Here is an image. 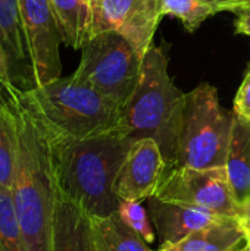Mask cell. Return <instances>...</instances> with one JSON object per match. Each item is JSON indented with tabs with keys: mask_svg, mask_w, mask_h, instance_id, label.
<instances>
[{
	"mask_svg": "<svg viewBox=\"0 0 250 251\" xmlns=\"http://www.w3.org/2000/svg\"><path fill=\"white\" fill-rule=\"evenodd\" d=\"M240 251H250V244L249 243H245V246L242 247V250Z\"/></svg>",
	"mask_w": 250,
	"mask_h": 251,
	"instance_id": "4316f807",
	"label": "cell"
},
{
	"mask_svg": "<svg viewBox=\"0 0 250 251\" xmlns=\"http://www.w3.org/2000/svg\"><path fill=\"white\" fill-rule=\"evenodd\" d=\"M237 221L240 228L245 232L246 243L250 244V200L239 206V213H237Z\"/></svg>",
	"mask_w": 250,
	"mask_h": 251,
	"instance_id": "cb8c5ba5",
	"label": "cell"
},
{
	"mask_svg": "<svg viewBox=\"0 0 250 251\" xmlns=\"http://www.w3.org/2000/svg\"><path fill=\"white\" fill-rule=\"evenodd\" d=\"M116 212L121 216V219L128 226H131L147 244H152L155 241V231L150 225L149 215L143 207L141 201L121 200Z\"/></svg>",
	"mask_w": 250,
	"mask_h": 251,
	"instance_id": "44dd1931",
	"label": "cell"
},
{
	"mask_svg": "<svg viewBox=\"0 0 250 251\" xmlns=\"http://www.w3.org/2000/svg\"><path fill=\"white\" fill-rule=\"evenodd\" d=\"M162 15L180 19L189 32H194L208 18L218 13L215 4L206 0H161Z\"/></svg>",
	"mask_w": 250,
	"mask_h": 251,
	"instance_id": "d6986e66",
	"label": "cell"
},
{
	"mask_svg": "<svg viewBox=\"0 0 250 251\" xmlns=\"http://www.w3.org/2000/svg\"><path fill=\"white\" fill-rule=\"evenodd\" d=\"M0 104L16 131V165L12 197L29 251H52V225L57 187L49 134L27 93L0 82Z\"/></svg>",
	"mask_w": 250,
	"mask_h": 251,
	"instance_id": "6da1fadb",
	"label": "cell"
},
{
	"mask_svg": "<svg viewBox=\"0 0 250 251\" xmlns=\"http://www.w3.org/2000/svg\"><path fill=\"white\" fill-rule=\"evenodd\" d=\"M57 22L62 41L74 50L83 49L88 40L90 1L87 0H49Z\"/></svg>",
	"mask_w": 250,
	"mask_h": 251,
	"instance_id": "e0dca14e",
	"label": "cell"
},
{
	"mask_svg": "<svg viewBox=\"0 0 250 251\" xmlns=\"http://www.w3.org/2000/svg\"><path fill=\"white\" fill-rule=\"evenodd\" d=\"M0 251H29L13 204L12 190L0 185Z\"/></svg>",
	"mask_w": 250,
	"mask_h": 251,
	"instance_id": "ac0fdd59",
	"label": "cell"
},
{
	"mask_svg": "<svg viewBox=\"0 0 250 251\" xmlns=\"http://www.w3.org/2000/svg\"><path fill=\"white\" fill-rule=\"evenodd\" d=\"M25 93L50 135L88 138L121 129L122 107L72 75Z\"/></svg>",
	"mask_w": 250,
	"mask_h": 251,
	"instance_id": "277c9868",
	"label": "cell"
},
{
	"mask_svg": "<svg viewBox=\"0 0 250 251\" xmlns=\"http://www.w3.org/2000/svg\"><path fill=\"white\" fill-rule=\"evenodd\" d=\"M236 13H237L236 22H234L236 32L250 37V9H243V10H239ZM246 74H250V63Z\"/></svg>",
	"mask_w": 250,
	"mask_h": 251,
	"instance_id": "603a6c76",
	"label": "cell"
},
{
	"mask_svg": "<svg viewBox=\"0 0 250 251\" xmlns=\"http://www.w3.org/2000/svg\"><path fill=\"white\" fill-rule=\"evenodd\" d=\"M52 251H94L91 218L59 190L52 225Z\"/></svg>",
	"mask_w": 250,
	"mask_h": 251,
	"instance_id": "4fadbf2b",
	"label": "cell"
},
{
	"mask_svg": "<svg viewBox=\"0 0 250 251\" xmlns=\"http://www.w3.org/2000/svg\"><path fill=\"white\" fill-rule=\"evenodd\" d=\"M37 87L60 78L62 35L49 0H19Z\"/></svg>",
	"mask_w": 250,
	"mask_h": 251,
	"instance_id": "9c48e42d",
	"label": "cell"
},
{
	"mask_svg": "<svg viewBox=\"0 0 250 251\" xmlns=\"http://www.w3.org/2000/svg\"><path fill=\"white\" fill-rule=\"evenodd\" d=\"M162 16L161 0H90L88 38L113 31L144 56Z\"/></svg>",
	"mask_w": 250,
	"mask_h": 251,
	"instance_id": "ba28073f",
	"label": "cell"
},
{
	"mask_svg": "<svg viewBox=\"0 0 250 251\" xmlns=\"http://www.w3.org/2000/svg\"><path fill=\"white\" fill-rule=\"evenodd\" d=\"M246 237L236 218L199 229L175 244L180 251H240Z\"/></svg>",
	"mask_w": 250,
	"mask_h": 251,
	"instance_id": "9a60e30c",
	"label": "cell"
},
{
	"mask_svg": "<svg viewBox=\"0 0 250 251\" xmlns=\"http://www.w3.org/2000/svg\"><path fill=\"white\" fill-rule=\"evenodd\" d=\"M16 165V131L7 110L0 104V185L10 188Z\"/></svg>",
	"mask_w": 250,
	"mask_h": 251,
	"instance_id": "ffe728a7",
	"label": "cell"
},
{
	"mask_svg": "<svg viewBox=\"0 0 250 251\" xmlns=\"http://www.w3.org/2000/svg\"><path fill=\"white\" fill-rule=\"evenodd\" d=\"M147 212L162 244H178L199 229L230 219L205 209L164 201L156 196L147 199Z\"/></svg>",
	"mask_w": 250,
	"mask_h": 251,
	"instance_id": "7c38bea8",
	"label": "cell"
},
{
	"mask_svg": "<svg viewBox=\"0 0 250 251\" xmlns=\"http://www.w3.org/2000/svg\"><path fill=\"white\" fill-rule=\"evenodd\" d=\"M87 1H90V0H87Z\"/></svg>",
	"mask_w": 250,
	"mask_h": 251,
	"instance_id": "f1b7e54d",
	"label": "cell"
},
{
	"mask_svg": "<svg viewBox=\"0 0 250 251\" xmlns=\"http://www.w3.org/2000/svg\"><path fill=\"white\" fill-rule=\"evenodd\" d=\"M231 125L233 112L221 107L217 88L200 82L187 93L175 166L225 168Z\"/></svg>",
	"mask_w": 250,
	"mask_h": 251,
	"instance_id": "5b68a950",
	"label": "cell"
},
{
	"mask_svg": "<svg viewBox=\"0 0 250 251\" xmlns=\"http://www.w3.org/2000/svg\"><path fill=\"white\" fill-rule=\"evenodd\" d=\"M49 138L57 190L90 218L115 213L121 200L113 185L134 140L121 129L88 138Z\"/></svg>",
	"mask_w": 250,
	"mask_h": 251,
	"instance_id": "7a4b0ae2",
	"label": "cell"
},
{
	"mask_svg": "<svg viewBox=\"0 0 250 251\" xmlns=\"http://www.w3.org/2000/svg\"><path fill=\"white\" fill-rule=\"evenodd\" d=\"M91 229L94 251H152L118 212L106 218H91Z\"/></svg>",
	"mask_w": 250,
	"mask_h": 251,
	"instance_id": "2e32d148",
	"label": "cell"
},
{
	"mask_svg": "<svg viewBox=\"0 0 250 251\" xmlns=\"http://www.w3.org/2000/svg\"><path fill=\"white\" fill-rule=\"evenodd\" d=\"M217 12H239L243 9H250V0H221L215 4Z\"/></svg>",
	"mask_w": 250,
	"mask_h": 251,
	"instance_id": "d4e9b609",
	"label": "cell"
},
{
	"mask_svg": "<svg viewBox=\"0 0 250 251\" xmlns=\"http://www.w3.org/2000/svg\"><path fill=\"white\" fill-rule=\"evenodd\" d=\"M233 112L250 121V74H246L240 88L236 93Z\"/></svg>",
	"mask_w": 250,
	"mask_h": 251,
	"instance_id": "7402d4cb",
	"label": "cell"
},
{
	"mask_svg": "<svg viewBox=\"0 0 250 251\" xmlns=\"http://www.w3.org/2000/svg\"><path fill=\"white\" fill-rule=\"evenodd\" d=\"M155 196L164 201L193 206L228 218L237 219L239 213L225 168H169L165 171Z\"/></svg>",
	"mask_w": 250,
	"mask_h": 251,
	"instance_id": "52a82bcc",
	"label": "cell"
},
{
	"mask_svg": "<svg viewBox=\"0 0 250 251\" xmlns=\"http://www.w3.org/2000/svg\"><path fill=\"white\" fill-rule=\"evenodd\" d=\"M167 171L159 146L150 138L134 141L116 176L113 191L119 200L144 201L155 196Z\"/></svg>",
	"mask_w": 250,
	"mask_h": 251,
	"instance_id": "30bf717a",
	"label": "cell"
},
{
	"mask_svg": "<svg viewBox=\"0 0 250 251\" xmlns=\"http://www.w3.org/2000/svg\"><path fill=\"white\" fill-rule=\"evenodd\" d=\"M225 171L237 204L250 200V121L233 112Z\"/></svg>",
	"mask_w": 250,
	"mask_h": 251,
	"instance_id": "5bb4252c",
	"label": "cell"
},
{
	"mask_svg": "<svg viewBox=\"0 0 250 251\" xmlns=\"http://www.w3.org/2000/svg\"><path fill=\"white\" fill-rule=\"evenodd\" d=\"M165 51L152 46L143 59L137 88L122 109L121 131L134 141L153 140L167 162V169L177 165L183 115L187 94L172 82Z\"/></svg>",
	"mask_w": 250,
	"mask_h": 251,
	"instance_id": "3957f363",
	"label": "cell"
},
{
	"mask_svg": "<svg viewBox=\"0 0 250 251\" xmlns=\"http://www.w3.org/2000/svg\"><path fill=\"white\" fill-rule=\"evenodd\" d=\"M206 1H209V3H212V4H218L221 0H206Z\"/></svg>",
	"mask_w": 250,
	"mask_h": 251,
	"instance_id": "83f0119b",
	"label": "cell"
},
{
	"mask_svg": "<svg viewBox=\"0 0 250 251\" xmlns=\"http://www.w3.org/2000/svg\"><path fill=\"white\" fill-rule=\"evenodd\" d=\"M0 47L6 57L10 84L22 91L35 88L19 0H0Z\"/></svg>",
	"mask_w": 250,
	"mask_h": 251,
	"instance_id": "8fae6325",
	"label": "cell"
},
{
	"mask_svg": "<svg viewBox=\"0 0 250 251\" xmlns=\"http://www.w3.org/2000/svg\"><path fill=\"white\" fill-rule=\"evenodd\" d=\"M143 59L144 56L118 32H102L85 41L72 76L124 109L140 81Z\"/></svg>",
	"mask_w": 250,
	"mask_h": 251,
	"instance_id": "8992f818",
	"label": "cell"
},
{
	"mask_svg": "<svg viewBox=\"0 0 250 251\" xmlns=\"http://www.w3.org/2000/svg\"><path fill=\"white\" fill-rule=\"evenodd\" d=\"M155 251H180V250H178V247H177L175 244H161V247Z\"/></svg>",
	"mask_w": 250,
	"mask_h": 251,
	"instance_id": "484cf974",
	"label": "cell"
}]
</instances>
